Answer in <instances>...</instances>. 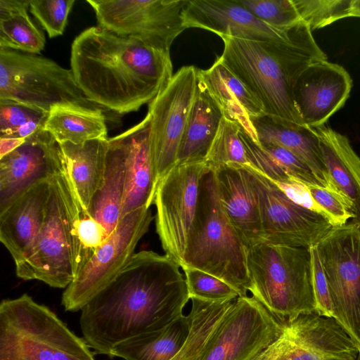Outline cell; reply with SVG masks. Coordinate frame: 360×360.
Instances as JSON below:
<instances>
[{"label": "cell", "instance_id": "6da1fadb", "mask_svg": "<svg viewBox=\"0 0 360 360\" xmlns=\"http://www.w3.org/2000/svg\"><path fill=\"white\" fill-rule=\"evenodd\" d=\"M180 266L151 250L135 253L118 275L82 309L83 338L97 353L160 330L183 315L189 298Z\"/></svg>", "mask_w": 360, "mask_h": 360}, {"label": "cell", "instance_id": "7a4b0ae2", "mask_svg": "<svg viewBox=\"0 0 360 360\" xmlns=\"http://www.w3.org/2000/svg\"><path fill=\"white\" fill-rule=\"evenodd\" d=\"M70 69L90 101L121 115L150 103L173 77L170 53L99 26L75 37Z\"/></svg>", "mask_w": 360, "mask_h": 360}, {"label": "cell", "instance_id": "8992f818", "mask_svg": "<svg viewBox=\"0 0 360 360\" xmlns=\"http://www.w3.org/2000/svg\"><path fill=\"white\" fill-rule=\"evenodd\" d=\"M0 360H95L90 347L27 294L0 304Z\"/></svg>", "mask_w": 360, "mask_h": 360}, {"label": "cell", "instance_id": "ba28073f", "mask_svg": "<svg viewBox=\"0 0 360 360\" xmlns=\"http://www.w3.org/2000/svg\"><path fill=\"white\" fill-rule=\"evenodd\" d=\"M0 100L49 113L56 105L101 109L79 87L71 69L47 58L0 48Z\"/></svg>", "mask_w": 360, "mask_h": 360}, {"label": "cell", "instance_id": "5b68a950", "mask_svg": "<svg viewBox=\"0 0 360 360\" xmlns=\"http://www.w3.org/2000/svg\"><path fill=\"white\" fill-rule=\"evenodd\" d=\"M248 248L220 202L214 170L200 182L196 213L189 231L180 267L200 270L231 285L239 297L250 287Z\"/></svg>", "mask_w": 360, "mask_h": 360}, {"label": "cell", "instance_id": "74e56055", "mask_svg": "<svg viewBox=\"0 0 360 360\" xmlns=\"http://www.w3.org/2000/svg\"><path fill=\"white\" fill-rule=\"evenodd\" d=\"M75 0H30V11L49 38L63 34Z\"/></svg>", "mask_w": 360, "mask_h": 360}, {"label": "cell", "instance_id": "603a6c76", "mask_svg": "<svg viewBox=\"0 0 360 360\" xmlns=\"http://www.w3.org/2000/svg\"><path fill=\"white\" fill-rule=\"evenodd\" d=\"M251 122L259 143H272L292 152L309 166L324 187L338 191L324 165L314 128L266 114L253 117Z\"/></svg>", "mask_w": 360, "mask_h": 360}, {"label": "cell", "instance_id": "484cf974", "mask_svg": "<svg viewBox=\"0 0 360 360\" xmlns=\"http://www.w3.org/2000/svg\"><path fill=\"white\" fill-rule=\"evenodd\" d=\"M223 117L218 103L198 80L176 165L205 162Z\"/></svg>", "mask_w": 360, "mask_h": 360}, {"label": "cell", "instance_id": "c3c4849f", "mask_svg": "<svg viewBox=\"0 0 360 360\" xmlns=\"http://www.w3.org/2000/svg\"><path fill=\"white\" fill-rule=\"evenodd\" d=\"M351 17L360 18V0H352L350 8Z\"/></svg>", "mask_w": 360, "mask_h": 360}, {"label": "cell", "instance_id": "ffe728a7", "mask_svg": "<svg viewBox=\"0 0 360 360\" xmlns=\"http://www.w3.org/2000/svg\"><path fill=\"white\" fill-rule=\"evenodd\" d=\"M214 172L221 205L246 247L262 242L258 206L245 166L226 165Z\"/></svg>", "mask_w": 360, "mask_h": 360}, {"label": "cell", "instance_id": "30bf717a", "mask_svg": "<svg viewBox=\"0 0 360 360\" xmlns=\"http://www.w3.org/2000/svg\"><path fill=\"white\" fill-rule=\"evenodd\" d=\"M98 26L137 39L169 53L174 39L186 30L183 11L187 0H86Z\"/></svg>", "mask_w": 360, "mask_h": 360}, {"label": "cell", "instance_id": "44dd1931", "mask_svg": "<svg viewBox=\"0 0 360 360\" xmlns=\"http://www.w3.org/2000/svg\"><path fill=\"white\" fill-rule=\"evenodd\" d=\"M150 117L123 134L127 146V179L121 217L154 203L158 181L152 162L150 143Z\"/></svg>", "mask_w": 360, "mask_h": 360}, {"label": "cell", "instance_id": "e575fe53", "mask_svg": "<svg viewBox=\"0 0 360 360\" xmlns=\"http://www.w3.org/2000/svg\"><path fill=\"white\" fill-rule=\"evenodd\" d=\"M302 21L311 30L351 17L352 0H292Z\"/></svg>", "mask_w": 360, "mask_h": 360}, {"label": "cell", "instance_id": "83f0119b", "mask_svg": "<svg viewBox=\"0 0 360 360\" xmlns=\"http://www.w3.org/2000/svg\"><path fill=\"white\" fill-rule=\"evenodd\" d=\"M108 140L94 139L80 144L60 143L70 179L85 212L102 181Z\"/></svg>", "mask_w": 360, "mask_h": 360}, {"label": "cell", "instance_id": "f35d334b", "mask_svg": "<svg viewBox=\"0 0 360 360\" xmlns=\"http://www.w3.org/2000/svg\"><path fill=\"white\" fill-rule=\"evenodd\" d=\"M307 186L313 199L333 226H343L352 219L354 205L338 191L317 185Z\"/></svg>", "mask_w": 360, "mask_h": 360}, {"label": "cell", "instance_id": "ac0fdd59", "mask_svg": "<svg viewBox=\"0 0 360 360\" xmlns=\"http://www.w3.org/2000/svg\"><path fill=\"white\" fill-rule=\"evenodd\" d=\"M185 28H200L221 38L271 41L286 37L288 29L276 30L259 20L238 0H188L183 11Z\"/></svg>", "mask_w": 360, "mask_h": 360}, {"label": "cell", "instance_id": "277c9868", "mask_svg": "<svg viewBox=\"0 0 360 360\" xmlns=\"http://www.w3.org/2000/svg\"><path fill=\"white\" fill-rule=\"evenodd\" d=\"M84 212L68 169L52 177L44 224L25 255L15 262L17 276L66 288L84 265L78 224Z\"/></svg>", "mask_w": 360, "mask_h": 360}, {"label": "cell", "instance_id": "d6986e66", "mask_svg": "<svg viewBox=\"0 0 360 360\" xmlns=\"http://www.w3.org/2000/svg\"><path fill=\"white\" fill-rule=\"evenodd\" d=\"M50 179L26 190L0 212V240L14 260H20L39 235L46 217Z\"/></svg>", "mask_w": 360, "mask_h": 360}, {"label": "cell", "instance_id": "1f68e13d", "mask_svg": "<svg viewBox=\"0 0 360 360\" xmlns=\"http://www.w3.org/2000/svg\"><path fill=\"white\" fill-rule=\"evenodd\" d=\"M191 300L189 332L181 349L172 360H201L217 328L236 301Z\"/></svg>", "mask_w": 360, "mask_h": 360}, {"label": "cell", "instance_id": "836d02e7", "mask_svg": "<svg viewBox=\"0 0 360 360\" xmlns=\"http://www.w3.org/2000/svg\"><path fill=\"white\" fill-rule=\"evenodd\" d=\"M49 113L10 100H0V137L27 138L44 127Z\"/></svg>", "mask_w": 360, "mask_h": 360}, {"label": "cell", "instance_id": "7dc6e473", "mask_svg": "<svg viewBox=\"0 0 360 360\" xmlns=\"http://www.w3.org/2000/svg\"><path fill=\"white\" fill-rule=\"evenodd\" d=\"M352 222L360 229V198L354 202Z\"/></svg>", "mask_w": 360, "mask_h": 360}, {"label": "cell", "instance_id": "d6a6232c", "mask_svg": "<svg viewBox=\"0 0 360 360\" xmlns=\"http://www.w3.org/2000/svg\"><path fill=\"white\" fill-rule=\"evenodd\" d=\"M205 162L212 170L226 165L250 167L238 124L222 118Z\"/></svg>", "mask_w": 360, "mask_h": 360}, {"label": "cell", "instance_id": "52a82bcc", "mask_svg": "<svg viewBox=\"0 0 360 360\" xmlns=\"http://www.w3.org/2000/svg\"><path fill=\"white\" fill-rule=\"evenodd\" d=\"M249 291L271 314L288 321L316 312L309 248L259 243L248 248Z\"/></svg>", "mask_w": 360, "mask_h": 360}, {"label": "cell", "instance_id": "ee69618b", "mask_svg": "<svg viewBox=\"0 0 360 360\" xmlns=\"http://www.w3.org/2000/svg\"><path fill=\"white\" fill-rule=\"evenodd\" d=\"M274 184L291 201L301 207L321 214L328 220L327 216L324 211L313 199L307 184L292 178L287 182Z\"/></svg>", "mask_w": 360, "mask_h": 360}, {"label": "cell", "instance_id": "7c38bea8", "mask_svg": "<svg viewBox=\"0 0 360 360\" xmlns=\"http://www.w3.org/2000/svg\"><path fill=\"white\" fill-rule=\"evenodd\" d=\"M245 167L258 206L262 242L309 248L334 227L321 214L291 201L261 173Z\"/></svg>", "mask_w": 360, "mask_h": 360}, {"label": "cell", "instance_id": "3957f363", "mask_svg": "<svg viewBox=\"0 0 360 360\" xmlns=\"http://www.w3.org/2000/svg\"><path fill=\"white\" fill-rule=\"evenodd\" d=\"M311 32L302 20L281 39L223 37L224 47L219 60L260 103L264 114L303 124L294 101L295 84L311 64L327 60Z\"/></svg>", "mask_w": 360, "mask_h": 360}, {"label": "cell", "instance_id": "f6af8a7d", "mask_svg": "<svg viewBox=\"0 0 360 360\" xmlns=\"http://www.w3.org/2000/svg\"><path fill=\"white\" fill-rule=\"evenodd\" d=\"M292 346L293 342L288 333L286 326L284 333L255 360H288Z\"/></svg>", "mask_w": 360, "mask_h": 360}, {"label": "cell", "instance_id": "bcb514c9", "mask_svg": "<svg viewBox=\"0 0 360 360\" xmlns=\"http://www.w3.org/2000/svg\"><path fill=\"white\" fill-rule=\"evenodd\" d=\"M24 138L0 137V158L9 154L25 142Z\"/></svg>", "mask_w": 360, "mask_h": 360}, {"label": "cell", "instance_id": "d4e9b609", "mask_svg": "<svg viewBox=\"0 0 360 360\" xmlns=\"http://www.w3.org/2000/svg\"><path fill=\"white\" fill-rule=\"evenodd\" d=\"M127 146L123 133L108 140L104 174L86 213L110 235L120 218L127 179Z\"/></svg>", "mask_w": 360, "mask_h": 360}, {"label": "cell", "instance_id": "8fae6325", "mask_svg": "<svg viewBox=\"0 0 360 360\" xmlns=\"http://www.w3.org/2000/svg\"><path fill=\"white\" fill-rule=\"evenodd\" d=\"M153 219L150 207L139 208L120 218L107 240L64 290L61 303L65 311L81 310L118 275L135 254Z\"/></svg>", "mask_w": 360, "mask_h": 360}, {"label": "cell", "instance_id": "7bdbcfd3", "mask_svg": "<svg viewBox=\"0 0 360 360\" xmlns=\"http://www.w3.org/2000/svg\"><path fill=\"white\" fill-rule=\"evenodd\" d=\"M311 255L313 287L316 304V312L319 315L334 318L328 282L316 245L309 248Z\"/></svg>", "mask_w": 360, "mask_h": 360}, {"label": "cell", "instance_id": "5bb4252c", "mask_svg": "<svg viewBox=\"0 0 360 360\" xmlns=\"http://www.w3.org/2000/svg\"><path fill=\"white\" fill-rule=\"evenodd\" d=\"M209 169L206 162L176 165L157 186L156 231L165 255L179 266L198 207L200 179Z\"/></svg>", "mask_w": 360, "mask_h": 360}, {"label": "cell", "instance_id": "d590c367", "mask_svg": "<svg viewBox=\"0 0 360 360\" xmlns=\"http://www.w3.org/2000/svg\"><path fill=\"white\" fill-rule=\"evenodd\" d=\"M259 20L285 30L302 21L292 0H238Z\"/></svg>", "mask_w": 360, "mask_h": 360}, {"label": "cell", "instance_id": "f1b7e54d", "mask_svg": "<svg viewBox=\"0 0 360 360\" xmlns=\"http://www.w3.org/2000/svg\"><path fill=\"white\" fill-rule=\"evenodd\" d=\"M189 329L190 317L183 314L160 330L115 345L109 356L124 360H172L184 344Z\"/></svg>", "mask_w": 360, "mask_h": 360}, {"label": "cell", "instance_id": "b9f144b4", "mask_svg": "<svg viewBox=\"0 0 360 360\" xmlns=\"http://www.w3.org/2000/svg\"><path fill=\"white\" fill-rule=\"evenodd\" d=\"M78 233L82 248L84 265L96 250L107 240L110 235L101 224L86 212L82 214L79 221Z\"/></svg>", "mask_w": 360, "mask_h": 360}, {"label": "cell", "instance_id": "4316f807", "mask_svg": "<svg viewBox=\"0 0 360 360\" xmlns=\"http://www.w3.org/2000/svg\"><path fill=\"white\" fill-rule=\"evenodd\" d=\"M314 129L334 187L354 205L360 198V158L345 135L326 124Z\"/></svg>", "mask_w": 360, "mask_h": 360}, {"label": "cell", "instance_id": "7402d4cb", "mask_svg": "<svg viewBox=\"0 0 360 360\" xmlns=\"http://www.w3.org/2000/svg\"><path fill=\"white\" fill-rule=\"evenodd\" d=\"M287 331L297 347L321 360H354L359 350L340 323L316 312L300 314L287 321Z\"/></svg>", "mask_w": 360, "mask_h": 360}, {"label": "cell", "instance_id": "8d00e7d4", "mask_svg": "<svg viewBox=\"0 0 360 360\" xmlns=\"http://www.w3.org/2000/svg\"><path fill=\"white\" fill-rule=\"evenodd\" d=\"M190 299L220 302L236 300L238 292L221 279L195 269H183Z\"/></svg>", "mask_w": 360, "mask_h": 360}, {"label": "cell", "instance_id": "9a60e30c", "mask_svg": "<svg viewBox=\"0 0 360 360\" xmlns=\"http://www.w3.org/2000/svg\"><path fill=\"white\" fill-rule=\"evenodd\" d=\"M286 324L254 297H238L201 360H255L284 333Z\"/></svg>", "mask_w": 360, "mask_h": 360}, {"label": "cell", "instance_id": "cb8c5ba5", "mask_svg": "<svg viewBox=\"0 0 360 360\" xmlns=\"http://www.w3.org/2000/svg\"><path fill=\"white\" fill-rule=\"evenodd\" d=\"M198 80L221 108L224 117L236 122L256 142L251 119L264 115L260 103L219 60L207 70H198Z\"/></svg>", "mask_w": 360, "mask_h": 360}, {"label": "cell", "instance_id": "681fc988", "mask_svg": "<svg viewBox=\"0 0 360 360\" xmlns=\"http://www.w3.org/2000/svg\"><path fill=\"white\" fill-rule=\"evenodd\" d=\"M354 360H360V352Z\"/></svg>", "mask_w": 360, "mask_h": 360}, {"label": "cell", "instance_id": "f907efd6", "mask_svg": "<svg viewBox=\"0 0 360 360\" xmlns=\"http://www.w3.org/2000/svg\"></svg>", "mask_w": 360, "mask_h": 360}, {"label": "cell", "instance_id": "2e32d148", "mask_svg": "<svg viewBox=\"0 0 360 360\" xmlns=\"http://www.w3.org/2000/svg\"><path fill=\"white\" fill-rule=\"evenodd\" d=\"M68 170L60 143L44 127L0 158V212L32 186Z\"/></svg>", "mask_w": 360, "mask_h": 360}, {"label": "cell", "instance_id": "9c48e42d", "mask_svg": "<svg viewBox=\"0 0 360 360\" xmlns=\"http://www.w3.org/2000/svg\"><path fill=\"white\" fill-rule=\"evenodd\" d=\"M316 247L328 282L334 319L360 352V229L353 222L334 226Z\"/></svg>", "mask_w": 360, "mask_h": 360}, {"label": "cell", "instance_id": "f546056e", "mask_svg": "<svg viewBox=\"0 0 360 360\" xmlns=\"http://www.w3.org/2000/svg\"><path fill=\"white\" fill-rule=\"evenodd\" d=\"M44 128L59 142L80 144L94 139H106L108 130L101 109L59 104L49 111Z\"/></svg>", "mask_w": 360, "mask_h": 360}, {"label": "cell", "instance_id": "ab89813d", "mask_svg": "<svg viewBox=\"0 0 360 360\" xmlns=\"http://www.w3.org/2000/svg\"><path fill=\"white\" fill-rule=\"evenodd\" d=\"M240 136L251 167L274 183H284L292 179L275 159L240 127Z\"/></svg>", "mask_w": 360, "mask_h": 360}, {"label": "cell", "instance_id": "4dcf8cb0", "mask_svg": "<svg viewBox=\"0 0 360 360\" xmlns=\"http://www.w3.org/2000/svg\"><path fill=\"white\" fill-rule=\"evenodd\" d=\"M30 0H0V48L39 54L46 39L28 15Z\"/></svg>", "mask_w": 360, "mask_h": 360}, {"label": "cell", "instance_id": "4fadbf2b", "mask_svg": "<svg viewBox=\"0 0 360 360\" xmlns=\"http://www.w3.org/2000/svg\"><path fill=\"white\" fill-rule=\"evenodd\" d=\"M197 83L198 70L184 66L148 103L150 153L158 183L176 165Z\"/></svg>", "mask_w": 360, "mask_h": 360}, {"label": "cell", "instance_id": "e0dca14e", "mask_svg": "<svg viewBox=\"0 0 360 360\" xmlns=\"http://www.w3.org/2000/svg\"><path fill=\"white\" fill-rule=\"evenodd\" d=\"M352 79L341 65L323 60L308 66L297 78L293 96L304 125L326 124L349 96Z\"/></svg>", "mask_w": 360, "mask_h": 360}, {"label": "cell", "instance_id": "60d3db41", "mask_svg": "<svg viewBox=\"0 0 360 360\" xmlns=\"http://www.w3.org/2000/svg\"><path fill=\"white\" fill-rule=\"evenodd\" d=\"M259 143L291 178L307 185L323 186L309 166L292 152L272 143L259 142Z\"/></svg>", "mask_w": 360, "mask_h": 360}]
</instances>
